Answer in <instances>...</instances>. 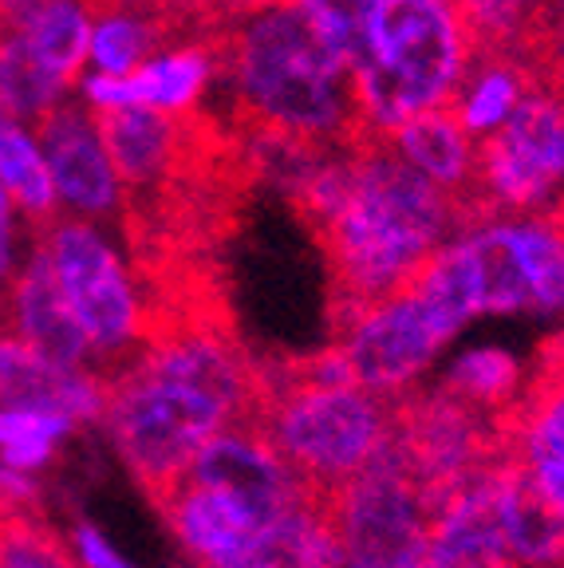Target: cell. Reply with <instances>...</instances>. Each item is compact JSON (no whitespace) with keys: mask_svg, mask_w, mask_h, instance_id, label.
<instances>
[{"mask_svg":"<svg viewBox=\"0 0 564 568\" xmlns=\"http://www.w3.org/2000/svg\"><path fill=\"white\" fill-rule=\"evenodd\" d=\"M474 36L454 0H371L344 68L363 139H387L419 111L446 106Z\"/></svg>","mask_w":564,"mask_h":568,"instance_id":"cell-4","label":"cell"},{"mask_svg":"<svg viewBox=\"0 0 564 568\" xmlns=\"http://www.w3.org/2000/svg\"><path fill=\"white\" fill-rule=\"evenodd\" d=\"M533 372L553 375V379H564V324L545 339V344H541L537 359H533Z\"/></svg>","mask_w":564,"mask_h":568,"instance_id":"cell-34","label":"cell"},{"mask_svg":"<svg viewBox=\"0 0 564 568\" xmlns=\"http://www.w3.org/2000/svg\"><path fill=\"white\" fill-rule=\"evenodd\" d=\"M482 316L564 324V213L470 210L454 230Z\"/></svg>","mask_w":564,"mask_h":568,"instance_id":"cell-7","label":"cell"},{"mask_svg":"<svg viewBox=\"0 0 564 568\" xmlns=\"http://www.w3.org/2000/svg\"><path fill=\"white\" fill-rule=\"evenodd\" d=\"M241 568H344L324 509V494L256 532Z\"/></svg>","mask_w":564,"mask_h":568,"instance_id":"cell-22","label":"cell"},{"mask_svg":"<svg viewBox=\"0 0 564 568\" xmlns=\"http://www.w3.org/2000/svg\"><path fill=\"white\" fill-rule=\"evenodd\" d=\"M541 83V71L533 63V52H513V48H477L462 71L459 88L450 95V111L477 142L497 134L517 106L525 103L533 88Z\"/></svg>","mask_w":564,"mask_h":568,"instance_id":"cell-19","label":"cell"},{"mask_svg":"<svg viewBox=\"0 0 564 568\" xmlns=\"http://www.w3.org/2000/svg\"><path fill=\"white\" fill-rule=\"evenodd\" d=\"M185 478L238 497L241 506L265 517H281L289 509L312 501V497H320L284 462V454L269 443V435L256 423H233L225 430H218L202 446L194 466L185 470Z\"/></svg>","mask_w":564,"mask_h":568,"instance_id":"cell-15","label":"cell"},{"mask_svg":"<svg viewBox=\"0 0 564 568\" xmlns=\"http://www.w3.org/2000/svg\"><path fill=\"white\" fill-rule=\"evenodd\" d=\"M0 186L9 190L20 217L32 230L52 222L56 213H60V197H56L52 174H48L40 134L28 123H17V119L0 126Z\"/></svg>","mask_w":564,"mask_h":568,"instance_id":"cell-24","label":"cell"},{"mask_svg":"<svg viewBox=\"0 0 564 568\" xmlns=\"http://www.w3.org/2000/svg\"><path fill=\"white\" fill-rule=\"evenodd\" d=\"M466 332L454 312L423 276L403 288L335 316V352L360 387L380 399H399L431 375L454 339Z\"/></svg>","mask_w":564,"mask_h":568,"instance_id":"cell-8","label":"cell"},{"mask_svg":"<svg viewBox=\"0 0 564 568\" xmlns=\"http://www.w3.org/2000/svg\"><path fill=\"white\" fill-rule=\"evenodd\" d=\"M470 210L564 213V99L537 83L517 115L477 142Z\"/></svg>","mask_w":564,"mask_h":568,"instance_id":"cell-10","label":"cell"},{"mask_svg":"<svg viewBox=\"0 0 564 568\" xmlns=\"http://www.w3.org/2000/svg\"><path fill=\"white\" fill-rule=\"evenodd\" d=\"M0 568H83L36 509H0Z\"/></svg>","mask_w":564,"mask_h":568,"instance_id":"cell-27","label":"cell"},{"mask_svg":"<svg viewBox=\"0 0 564 568\" xmlns=\"http://www.w3.org/2000/svg\"><path fill=\"white\" fill-rule=\"evenodd\" d=\"M213 40L221 91L249 131L296 146H348L363 139L352 75L296 0L233 4Z\"/></svg>","mask_w":564,"mask_h":568,"instance_id":"cell-3","label":"cell"},{"mask_svg":"<svg viewBox=\"0 0 564 568\" xmlns=\"http://www.w3.org/2000/svg\"><path fill=\"white\" fill-rule=\"evenodd\" d=\"M170 24L159 17L123 4V0H103L95 4L88 36V68L83 71H103V75H131L150 52H159L170 40Z\"/></svg>","mask_w":564,"mask_h":568,"instance_id":"cell-23","label":"cell"},{"mask_svg":"<svg viewBox=\"0 0 564 568\" xmlns=\"http://www.w3.org/2000/svg\"><path fill=\"white\" fill-rule=\"evenodd\" d=\"M20 210L9 197V190L0 186V288H9V281L20 268Z\"/></svg>","mask_w":564,"mask_h":568,"instance_id":"cell-31","label":"cell"},{"mask_svg":"<svg viewBox=\"0 0 564 568\" xmlns=\"http://www.w3.org/2000/svg\"><path fill=\"white\" fill-rule=\"evenodd\" d=\"M344 568H426L431 501L387 450L324 494Z\"/></svg>","mask_w":564,"mask_h":568,"instance_id":"cell-9","label":"cell"},{"mask_svg":"<svg viewBox=\"0 0 564 568\" xmlns=\"http://www.w3.org/2000/svg\"><path fill=\"white\" fill-rule=\"evenodd\" d=\"M256 426L316 494L367 470L391 443V403L352 379H328L309 359L261 367Z\"/></svg>","mask_w":564,"mask_h":568,"instance_id":"cell-5","label":"cell"},{"mask_svg":"<svg viewBox=\"0 0 564 568\" xmlns=\"http://www.w3.org/2000/svg\"><path fill=\"white\" fill-rule=\"evenodd\" d=\"M218 4H225V9H233V4H284V0H218Z\"/></svg>","mask_w":564,"mask_h":568,"instance_id":"cell-35","label":"cell"},{"mask_svg":"<svg viewBox=\"0 0 564 568\" xmlns=\"http://www.w3.org/2000/svg\"><path fill=\"white\" fill-rule=\"evenodd\" d=\"M68 545H71V552H75V560H80L83 568H139L134 560H127L115 545L107 541L103 529H95L91 521L71 525Z\"/></svg>","mask_w":564,"mask_h":568,"instance_id":"cell-30","label":"cell"},{"mask_svg":"<svg viewBox=\"0 0 564 568\" xmlns=\"http://www.w3.org/2000/svg\"><path fill=\"white\" fill-rule=\"evenodd\" d=\"M0 407L60 415L68 423H99L107 410V375L60 364L12 332H0Z\"/></svg>","mask_w":564,"mask_h":568,"instance_id":"cell-16","label":"cell"},{"mask_svg":"<svg viewBox=\"0 0 564 568\" xmlns=\"http://www.w3.org/2000/svg\"><path fill=\"white\" fill-rule=\"evenodd\" d=\"M32 241L44 248L63 301L95 352V367L111 379L142 352L162 316L139 261L111 225L71 213H56L52 222L36 225Z\"/></svg>","mask_w":564,"mask_h":568,"instance_id":"cell-6","label":"cell"},{"mask_svg":"<svg viewBox=\"0 0 564 568\" xmlns=\"http://www.w3.org/2000/svg\"><path fill=\"white\" fill-rule=\"evenodd\" d=\"M261 364L221 320L178 316L154 324L131 364L107 379V426L142 494L159 506L202 446L233 423H256Z\"/></svg>","mask_w":564,"mask_h":568,"instance_id":"cell-2","label":"cell"},{"mask_svg":"<svg viewBox=\"0 0 564 568\" xmlns=\"http://www.w3.org/2000/svg\"><path fill=\"white\" fill-rule=\"evenodd\" d=\"M36 134L44 146L60 213L103 225H119L131 217V194L111 162L95 111L68 99L36 123Z\"/></svg>","mask_w":564,"mask_h":568,"instance_id":"cell-14","label":"cell"},{"mask_svg":"<svg viewBox=\"0 0 564 568\" xmlns=\"http://www.w3.org/2000/svg\"><path fill=\"white\" fill-rule=\"evenodd\" d=\"M510 470L505 454L434 497L426 568H521L505 506Z\"/></svg>","mask_w":564,"mask_h":568,"instance_id":"cell-13","label":"cell"},{"mask_svg":"<svg viewBox=\"0 0 564 568\" xmlns=\"http://www.w3.org/2000/svg\"><path fill=\"white\" fill-rule=\"evenodd\" d=\"M292 202L320 233L335 316L403 288L470 213L383 139L312 146L292 178Z\"/></svg>","mask_w":564,"mask_h":568,"instance_id":"cell-1","label":"cell"},{"mask_svg":"<svg viewBox=\"0 0 564 568\" xmlns=\"http://www.w3.org/2000/svg\"><path fill=\"white\" fill-rule=\"evenodd\" d=\"M383 142L406 166L419 170L426 182H434L439 190L470 205L477 174V139L459 123V115L450 106L419 111L406 123H399Z\"/></svg>","mask_w":564,"mask_h":568,"instance_id":"cell-20","label":"cell"},{"mask_svg":"<svg viewBox=\"0 0 564 568\" xmlns=\"http://www.w3.org/2000/svg\"><path fill=\"white\" fill-rule=\"evenodd\" d=\"M99 131H103L107 151L115 162L119 178L127 182V194H162L178 178L190 151V119L162 115L150 106H123V111H103Z\"/></svg>","mask_w":564,"mask_h":568,"instance_id":"cell-18","label":"cell"},{"mask_svg":"<svg viewBox=\"0 0 564 568\" xmlns=\"http://www.w3.org/2000/svg\"><path fill=\"white\" fill-rule=\"evenodd\" d=\"M533 63L541 71V83L564 99V0H548L541 32L533 40Z\"/></svg>","mask_w":564,"mask_h":568,"instance_id":"cell-29","label":"cell"},{"mask_svg":"<svg viewBox=\"0 0 564 568\" xmlns=\"http://www.w3.org/2000/svg\"><path fill=\"white\" fill-rule=\"evenodd\" d=\"M477 48L533 52L548 0H454Z\"/></svg>","mask_w":564,"mask_h":568,"instance_id":"cell-26","label":"cell"},{"mask_svg":"<svg viewBox=\"0 0 564 568\" xmlns=\"http://www.w3.org/2000/svg\"><path fill=\"white\" fill-rule=\"evenodd\" d=\"M80 103L95 115L123 111V106H150L162 115L194 119L205 99L221 88V55L210 36L174 32L159 52H150L131 75H103L83 71Z\"/></svg>","mask_w":564,"mask_h":568,"instance_id":"cell-12","label":"cell"},{"mask_svg":"<svg viewBox=\"0 0 564 568\" xmlns=\"http://www.w3.org/2000/svg\"><path fill=\"white\" fill-rule=\"evenodd\" d=\"M91 4H103V0H91ZM123 4H134V9L159 17L162 24H170V32H185L194 24V17L205 9V4H218V0H123Z\"/></svg>","mask_w":564,"mask_h":568,"instance_id":"cell-33","label":"cell"},{"mask_svg":"<svg viewBox=\"0 0 564 568\" xmlns=\"http://www.w3.org/2000/svg\"><path fill=\"white\" fill-rule=\"evenodd\" d=\"M510 458L530 462L564 454V379L530 372V387L502 418Z\"/></svg>","mask_w":564,"mask_h":568,"instance_id":"cell-25","label":"cell"},{"mask_svg":"<svg viewBox=\"0 0 564 568\" xmlns=\"http://www.w3.org/2000/svg\"><path fill=\"white\" fill-rule=\"evenodd\" d=\"M530 372L533 367L521 364L510 347L474 344L450 355V364L439 375V387L450 390L454 399L470 403L474 410H482V415L505 418L530 387Z\"/></svg>","mask_w":564,"mask_h":568,"instance_id":"cell-21","label":"cell"},{"mask_svg":"<svg viewBox=\"0 0 564 568\" xmlns=\"http://www.w3.org/2000/svg\"><path fill=\"white\" fill-rule=\"evenodd\" d=\"M75 423L60 415H44V410H24V407H0V458L17 466V470L36 474L40 466L56 458L60 438H68Z\"/></svg>","mask_w":564,"mask_h":568,"instance_id":"cell-28","label":"cell"},{"mask_svg":"<svg viewBox=\"0 0 564 568\" xmlns=\"http://www.w3.org/2000/svg\"><path fill=\"white\" fill-rule=\"evenodd\" d=\"M0 308L9 312L12 336L32 344L36 352L52 355L60 364L99 372L95 352H91L88 336H83V328L75 324V316H71L60 284H56V276H52V265H48V257H44V248L36 245V241H32V248H28V257L20 261L17 276L9 281V293H4Z\"/></svg>","mask_w":564,"mask_h":568,"instance_id":"cell-17","label":"cell"},{"mask_svg":"<svg viewBox=\"0 0 564 568\" xmlns=\"http://www.w3.org/2000/svg\"><path fill=\"white\" fill-rule=\"evenodd\" d=\"M521 466L530 474L533 489L545 497V506L564 521V454H545V458H530Z\"/></svg>","mask_w":564,"mask_h":568,"instance_id":"cell-32","label":"cell"},{"mask_svg":"<svg viewBox=\"0 0 564 568\" xmlns=\"http://www.w3.org/2000/svg\"><path fill=\"white\" fill-rule=\"evenodd\" d=\"M387 454L423 486L426 501L442 497L474 470L505 458L502 418L482 415L450 390L423 387L391 399V443Z\"/></svg>","mask_w":564,"mask_h":568,"instance_id":"cell-11","label":"cell"}]
</instances>
